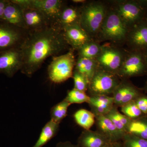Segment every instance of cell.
Returning a JSON list of instances; mask_svg holds the SVG:
<instances>
[{
    "instance_id": "27",
    "label": "cell",
    "mask_w": 147,
    "mask_h": 147,
    "mask_svg": "<svg viewBox=\"0 0 147 147\" xmlns=\"http://www.w3.org/2000/svg\"><path fill=\"white\" fill-rule=\"evenodd\" d=\"M121 108L122 113L131 120L136 119L144 115L137 107L135 101L129 102Z\"/></svg>"
},
{
    "instance_id": "35",
    "label": "cell",
    "mask_w": 147,
    "mask_h": 147,
    "mask_svg": "<svg viewBox=\"0 0 147 147\" xmlns=\"http://www.w3.org/2000/svg\"><path fill=\"white\" fill-rule=\"evenodd\" d=\"M73 2L76 3H82V4L86 3V1H84V0H73L72 1Z\"/></svg>"
},
{
    "instance_id": "17",
    "label": "cell",
    "mask_w": 147,
    "mask_h": 147,
    "mask_svg": "<svg viewBox=\"0 0 147 147\" xmlns=\"http://www.w3.org/2000/svg\"><path fill=\"white\" fill-rule=\"evenodd\" d=\"M2 21L26 30L22 9L18 4L13 2L11 0H9L6 6Z\"/></svg>"
},
{
    "instance_id": "21",
    "label": "cell",
    "mask_w": 147,
    "mask_h": 147,
    "mask_svg": "<svg viewBox=\"0 0 147 147\" xmlns=\"http://www.w3.org/2000/svg\"><path fill=\"white\" fill-rule=\"evenodd\" d=\"M59 124L50 120L42 129L37 141L32 147H42L55 137L59 130Z\"/></svg>"
},
{
    "instance_id": "23",
    "label": "cell",
    "mask_w": 147,
    "mask_h": 147,
    "mask_svg": "<svg viewBox=\"0 0 147 147\" xmlns=\"http://www.w3.org/2000/svg\"><path fill=\"white\" fill-rule=\"evenodd\" d=\"M74 117L76 123L85 130H89L95 122L94 114L86 109H80L76 111Z\"/></svg>"
},
{
    "instance_id": "2",
    "label": "cell",
    "mask_w": 147,
    "mask_h": 147,
    "mask_svg": "<svg viewBox=\"0 0 147 147\" xmlns=\"http://www.w3.org/2000/svg\"><path fill=\"white\" fill-rule=\"evenodd\" d=\"M80 26L91 38L96 40L108 8V2L86 1L80 6Z\"/></svg>"
},
{
    "instance_id": "19",
    "label": "cell",
    "mask_w": 147,
    "mask_h": 147,
    "mask_svg": "<svg viewBox=\"0 0 147 147\" xmlns=\"http://www.w3.org/2000/svg\"><path fill=\"white\" fill-rule=\"evenodd\" d=\"M74 67V69L86 77L89 83L98 68L95 59L81 57H78Z\"/></svg>"
},
{
    "instance_id": "12",
    "label": "cell",
    "mask_w": 147,
    "mask_h": 147,
    "mask_svg": "<svg viewBox=\"0 0 147 147\" xmlns=\"http://www.w3.org/2000/svg\"><path fill=\"white\" fill-rule=\"evenodd\" d=\"M22 66V56L20 47L0 53V73L9 78L13 77Z\"/></svg>"
},
{
    "instance_id": "24",
    "label": "cell",
    "mask_w": 147,
    "mask_h": 147,
    "mask_svg": "<svg viewBox=\"0 0 147 147\" xmlns=\"http://www.w3.org/2000/svg\"><path fill=\"white\" fill-rule=\"evenodd\" d=\"M101 47L100 42L91 40L77 50L78 57L95 59L100 53Z\"/></svg>"
},
{
    "instance_id": "8",
    "label": "cell",
    "mask_w": 147,
    "mask_h": 147,
    "mask_svg": "<svg viewBox=\"0 0 147 147\" xmlns=\"http://www.w3.org/2000/svg\"><path fill=\"white\" fill-rule=\"evenodd\" d=\"M147 75V65L144 52L127 50L118 76L121 79Z\"/></svg>"
},
{
    "instance_id": "9",
    "label": "cell",
    "mask_w": 147,
    "mask_h": 147,
    "mask_svg": "<svg viewBox=\"0 0 147 147\" xmlns=\"http://www.w3.org/2000/svg\"><path fill=\"white\" fill-rule=\"evenodd\" d=\"M21 7H32L44 13L53 26H57L62 9L65 5L61 0H11Z\"/></svg>"
},
{
    "instance_id": "31",
    "label": "cell",
    "mask_w": 147,
    "mask_h": 147,
    "mask_svg": "<svg viewBox=\"0 0 147 147\" xmlns=\"http://www.w3.org/2000/svg\"><path fill=\"white\" fill-rule=\"evenodd\" d=\"M139 110L144 115H147V95L144 94L135 100Z\"/></svg>"
},
{
    "instance_id": "5",
    "label": "cell",
    "mask_w": 147,
    "mask_h": 147,
    "mask_svg": "<svg viewBox=\"0 0 147 147\" xmlns=\"http://www.w3.org/2000/svg\"><path fill=\"white\" fill-rule=\"evenodd\" d=\"M74 51L70 48L65 54L53 57L47 69L48 77L51 82L59 84L72 77L76 61Z\"/></svg>"
},
{
    "instance_id": "16",
    "label": "cell",
    "mask_w": 147,
    "mask_h": 147,
    "mask_svg": "<svg viewBox=\"0 0 147 147\" xmlns=\"http://www.w3.org/2000/svg\"><path fill=\"white\" fill-rule=\"evenodd\" d=\"M80 7H77L65 4L61 11L57 26L63 30L68 27L80 26Z\"/></svg>"
},
{
    "instance_id": "6",
    "label": "cell",
    "mask_w": 147,
    "mask_h": 147,
    "mask_svg": "<svg viewBox=\"0 0 147 147\" xmlns=\"http://www.w3.org/2000/svg\"><path fill=\"white\" fill-rule=\"evenodd\" d=\"M127 51L109 42L102 45L100 53L95 59L98 68L118 75Z\"/></svg>"
},
{
    "instance_id": "25",
    "label": "cell",
    "mask_w": 147,
    "mask_h": 147,
    "mask_svg": "<svg viewBox=\"0 0 147 147\" xmlns=\"http://www.w3.org/2000/svg\"><path fill=\"white\" fill-rule=\"evenodd\" d=\"M71 104L65 99L53 106L50 111L51 120L59 124L66 117L68 108Z\"/></svg>"
},
{
    "instance_id": "26",
    "label": "cell",
    "mask_w": 147,
    "mask_h": 147,
    "mask_svg": "<svg viewBox=\"0 0 147 147\" xmlns=\"http://www.w3.org/2000/svg\"><path fill=\"white\" fill-rule=\"evenodd\" d=\"M70 104H81L84 102L88 103L90 96L85 92L81 91L73 88L69 91L67 95L65 98Z\"/></svg>"
},
{
    "instance_id": "11",
    "label": "cell",
    "mask_w": 147,
    "mask_h": 147,
    "mask_svg": "<svg viewBox=\"0 0 147 147\" xmlns=\"http://www.w3.org/2000/svg\"><path fill=\"white\" fill-rule=\"evenodd\" d=\"M125 45L128 47V50L144 52L147 50L146 19L129 29Z\"/></svg>"
},
{
    "instance_id": "20",
    "label": "cell",
    "mask_w": 147,
    "mask_h": 147,
    "mask_svg": "<svg viewBox=\"0 0 147 147\" xmlns=\"http://www.w3.org/2000/svg\"><path fill=\"white\" fill-rule=\"evenodd\" d=\"M105 115L113 122L120 131L123 134H127V128L132 120L120 113L114 106Z\"/></svg>"
},
{
    "instance_id": "39",
    "label": "cell",
    "mask_w": 147,
    "mask_h": 147,
    "mask_svg": "<svg viewBox=\"0 0 147 147\" xmlns=\"http://www.w3.org/2000/svg\"><path fill=\"white\" fill-rule=\"evenodd\" d=\"M146 20H147V12L146 13Z\"/></svg>"
},
{
    "instance_id": "13",
    "label": "cell",
    "mask_w": 147,
    "mask_h": 147,
    "mask_svg": "<svg viewBox=\"0 0 147 147\" xmlns=\"http://www.w3.org/2000/svg\"><path fill=\"white\" fill-rule=\"evenodd\" d=\"M21 8L26 29L29 33L39 31L53 26L47 16L39 9L30 7Z\"/></svg>"
},
{
    "instance_id": "34",
    "label": "cell",
    "mask_w": 147,
    "mask_h": 147,
    "mask_svg": "<svg viewBox=\"0 0 147 147\" xmlns=\"http://www.w3.org/2000/svg\"><path fill=\"white\" fill-rule=\"evenodd\" d=\"M112 147H123L122 142L121 141V142L113 143Z\"/></svg>"
},
{
    "instance_id": "37",
    "label": "cell",
    "mask_w": 147,
    "mask_h": 147,
    "mask_svg": "<svg viewBox=\"0 0 147 147\" xmlns=\"http://www.w3.org/2000/svg\"><path fill=\"white\" fill-rule=\"evenodd\" d=\"M143 90L147 94V80L144 86V88H143Z\"/></svg>"
},
{
    "instance_id": "18",
    "label": "cell",
    "mask_w": 147,
    "mask_h": 147,
    "mask_svg": "<svg viewBox=\"0 0 147 147\" xmlns=\"http://www.w3.org/2000/svg\"><path fill=\"white\" fill-rule=\"evenodd\" d=\"M108 139L98 131L85 130L78 140L79 147H103L110 144Z\"/></svg>"
},
{
    "instance_id": "30",
    "label": "cell",
    "mask_w": 147,
    "mask_h": 147,
    "mask_svg": "<svg viewBox=\"0 0 147 147\" xmlns=\"http://www.w3.org/2000/svg\"><path fill=\"white\" fill-rule=\"evenodd\" d=\"M89 102H95L113 106V104H114V100L113 96L100 95L90 96V101Z\"/></svg>"
},
{
    "instance_id": "28",
    "label": "cell",
    "mask_w": 147,
    "mask_h": 147,
    "mask_svg": "<svg viewBox=\"0 0 147 147\" xmlns=\"http://www.w3.org/2000/svg\"><path fill=\"white\" fill-rule=\"evenodd\" d=\"M123 147H147V141L127 133L122 141Z\"/></svg>"
},
{
    "instance_id": "10",
    "label": "cell",
    "mask_w": 147,
    "mask_h": 147,
    "mask_svg": "<svg viewBox=\"0 0 147 147\" xmlns=\"http://www.w3.org/2000/svg\"><path fill=\"white\" fill-rule=\"evenodd\" d=\"M29 32L25 29L0 22V53L20 47Z\"/></svg>"
},
{
    "instance_id": "38",
    "label": "cell",
    "mask_w": 147,
    "mask_h": 147,
    "mask_svg": "<svg viewBox=\"0 0 147 147\" xmlns=\"http://www.w3.org/2000/svg\"><path fill=\"white\" fill-rule=\"evenodd\" d=\"M113 144V143H110V144H109L107 145V146H105L103 147H112Z\"/></svg>"
},
{
    "instance_id": "29",
    "label": "cell",
    "mask_w": 147,
    "mask_h": 147,
    "mask_svg": "<svg viewBox=\"0 0 147 147\" xmlns=\"http://www.w3.org/2000/svg\"><path fill=\"white\" fill-rule=\"evenodd\" d=\"M74 82V88L75 89L85 92L88 88L89 82L86 76L74 69L72 76Z\"/></svg>"
},
{
    "instance_id": "4",
    "label": "cell",
    "mask_w": 147,
    "mask_h": 147,
    "mask_svg": "<svg viewBox=\"0 0 147 147\" xmlns=\"http://www.w3.org/2000/svg\"><path fill=\"white\" fill-rule=\"evenodd\" d=\"M108 3L128 29L146 19L147 0H116Z\"/></svg>"
},
{
    "instance_id": "22",
    "label": "cell",
    "mask_w": 147,
    "mask_h": 147,
    "mask_svg": "<svg viewBox=\"0 0 147 147\" xmlns=\"http://www.w3.org/2000/svg\"><path fill=\"white\" fill-rule=\"evenodd\" d=\"M147 141V115L132 120L127 133Z\"/></svg>"
},
{
    "instance_id": "15",
    "label": "cell",
    "mask_w": 147,
    "mask_h": 147,
    "mask_svg": "<svg viewBox=\"0 0 147 147\" xmlns=\"http://www.w3.org/2000/svg\"><path fill=\"white\" fill-rule=\"evenodd\" d=\"M62 31L66 42L76 51L92 40L80 26L68 27Z\"/></svg>"
},
{
    "instance_id": "32",
    "label": "cell",
    "mask_w": 147,
    "mask_h": 147,
    "mask_svg": "<svg viewBox=\"0 0 147 147\" xmlns=\"http://www.w3.org/2000/svg\"><path fill=\"white\" fill-rule=\"evenodd\" d=\"M9 0H0V22L2 21L5 9Z\"/></svg>"
},
{
    "instance_id": "33",
    "label": "cell",
    "mask_w": 147,
    "mask_h": 147,
    "mask_svg": "<svg viewBox=\"0 0 147 147\" xmlns=\"http://www.w3.org/2000/svg\"><path fill=\"white\" fill-rule=\"evenodd\" d=\"M56 147H79L77 145L72 144L69 142H61L57 144Z\"/></svg>"
},
{
    "instance_id": "7",
    "label": "cell",
    "mask_w": 147,
    "mask_h": 147,
    "mask_svg": "<svg viewBox=\"0 0 147 147\" xmlns=\"http://www.w3.org/2000/svg\"><path fill=\"white\" fill-rule=\"evenodd\" d=\"M121 79L118 75L98 68L89 84L90 96L113 94Z\"/></svg>"
},
{
    "instance_id": "1",
    "label": "cell",
    "mask_w": 147,
    "mask_h": 147,
    "mask_svg": "<svg viewBox=\"0 0 147 147\" xmlns=\"http://www.w3.org/2000/svg\"><path fill=\"white\" fill-rule=\"evenodd\" d=\"M63 32L56 26L29 33L20 46L22 56L21 73L28 77L41 67L45 60L69 50Z\"/></svg>"
},
{
    "instance_id": "36",
    "label": "cell",
    "mask_w": 147,
    "mask_h": 147,
    "mask_svg": "<svg viewBox=\"0 0 147 147\" xmlns=\"http://www.w3.org/2000/svg\"><path fill=\"white\" fill-rule=\"evenodd\" d=\"M143 52H144V55L145 60H146V63L147 65V50H145Z\"/></svg>"
},
{
    "instance_id": "3",
    "label": "cell",
    "mask_w": 147,
    "mask_h": 147,
    "mask_svg": "<svg viewBox=\"0 0 147 147\" xmlns=\"http://www.w3.org/2000/svg\"><path fill=\"white\" fill-rule=\"evenodd\" d=\"M128 30L118 14L108 4L106 16L95 40L100 43L108 41L122 47L125 44Z\"/></svg>"
},
{
    "instance_id": "14",
    "label": "cell",
    "mask_w": 147,
    "mask_h": 147,
    "mask_svg": "<svg viewBox=\"0 0 147 147\" xmlns=\"http://www.w3.org/2000/svg\"><path fill=\"white\" fill-rule=\"evenodd\" d=\"M95 122L98 132L105 136L111 143L122 141L125 134L121 132L104 115H96Z\"/></svg>"
}]
</instances>
